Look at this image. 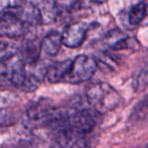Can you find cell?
Masks as SVG:
<instances>
[{
	"label": "cell",
	"mask_w": 148,
	"mask_h": 148,
	"mask_svg": "<svg viewBox=\"0 0 148 148\" xmlns=\"http://www.w3.org/2000/svg\"><path fill=\"white\" fill-rule=\"evenodd\" d=\"M97 125L92 111L86 108H62L59 117L47 128L60 148H83Z\"/></svg>",
	"instance_id": "cell-1"
},
{
	"label": "cell",
	"mask_w": 148,
	"mask_h": 148,
	"mask_svg": "<svg viewBox=\"0 0 148 148\" xmlns=\"http://www.w3.org/2000/svg\"><path fill=\"white\" fill-rule=\"evenodd\" d=\"M85 99L90 110L105 115L117 109L122 103V97L111 84L103 81L93 82L86 87Z\"/></svg>",
	"instance_id": "cell-2"
},
{
	"label": "cell",
	"mask_w": 148,
	"mask_h": 148,
	"mask_svg": "<svg viewBox=\"0 0 148 148\" xmlns=\"http://www.w3.org/2000/svg\"><path fill=\"white\" fill-rule=\"evenodd\" d=\"M61 110L62 108L52 105L49 99H40L25 111V126L32 130L47 129L59 117Z\"/></svg>",
	"instance_id": "cell-3"
},
{
	"label": "cell",
	"mask_w": 148,
	"mask_h": 148,
	"mask_svg": "<svg viewBox=\"0 0 148 148\" xmlns=\"http://www.w3.org/2000/svg\"><path fill=\"white\" fill-rule=\"evenodd\" d=\"M18 1L5 2L0 15V37L5 39H18L27 33L29 27L18 10Z\"/></svg>",
	"instance_id": "cell-4"
},
{
	"label": "cell",
	"mask_w": 148,
	"mask_h": 148,
	"mask_svg": "<svg viewBox=\"0 0 148 148\" xmlns=\"http://www.w3.org/2000/svg\"><path fill=\"white\" fill-rule=\"evenodd\" d=\"M25 78V65L16 53L0 61V89L21 88Z\"/></svg>",
	"instance_id": "cell-5"
},
{
	"label": "cell",
	"mask_w": 148,
	"mask_h": 148,
	"mask_svg": "<svg viewBox=\"0 0 148 148\" xmlns=\"http://www.w3.org/2000/svg\"><path fill=\"white\" fill-rule=\"evenodd\" d=\"M97 69V61L92 56L81 54L72 59L69 72L62 82L78 84L88 81L92 78Z\"/></svg>",
	"instance_id": "cell-6"
},
{
	"label": "cell",
	"mask_w": 148,
	"mask_h": 148,
	"mask_svg": "<svg viewBox=\"0 0 148 148\" xmlns=\"http://www.w3.org/2000/svg\"><path fill=\"white\" fill-rule=\"evenodd\" d=\"M88 25L82 21H77L67 25L61 33L62 45L69 49H77L81 47L86 39Z\"/></svg>",
	"instance_id": "cell-7"
},
{
	"label": "cell",
	"mask_w": 148,
	"mask_h": 148,
	"mask_svg": "<svg viewBox=\"0 0 148 148\" xmlns=\"http://www.w3.org/2000/svg\"><path fill=\"white\" fill-rule=\"evenodd\" d=\"M47 67L48 66L45 65V62L42 60L33 65L25 66V78L21 88L27 92L35 91L45 79Z\"/></svg>",
	"instance_id": "cell-8"
},
{
	"label": "cell",
	"mask_w": 148,
	"mask_h": 148,
	"mask_svg": "<svg viewBox=\"0 0 148 148\" xmlns=\"http://www.w3.org/2000/svg\"><path fill=\"white\" fill-rule=\"evenodd\" d=\"M103 44L108 49L112 51H123V50H137L139 44L135 39L128 37L120 29H112L103 38Z\"/></svg>",
	"instance_id": "cell-9"
},
{
	"label": "cell",
	"mask_w": 148,
	"mask_h": 148,
	"mask_svg": "<svg viewBox=\"0 0 148 148\" xmlns=\"http://www.w3.org/2000/svg\"><path fill=\"white\" fill-rule=\"evenodd\" d=\"M41 41L37 40H27L17 55L21 57L25 66L33 65L41 60Z\"/></svg>",
	"instance_id": "cell-10"
},
{
	"label": "cell",
	"mask_w": 148,
	"mask_h": 148,
	"mask_svg": "<svg viewBox=\"0 0 148 148\" xmlns=\"http://www.w3.org/2000/svg\"><path fill=\"white\" fill-rule=\"evenodd\" d=\"M72 59H67L64 61L53 62L47 67L46 77L50 83L62 82L65 76L68 74L71 67Z\"/></svg>",
	"instance_id": "cell-11"
},
{
	"label": "cell",
	"mask_w": 148,
	"mask_h": 148,
	"mask_svg": "<svg viewBox=\"0 0 148 148\" xmlns=\"http://www.w3.org/2000/svg\"><path fill=\"white\" fill-rule=\"evenodd\" d=\"M41 50L48 56L58 55L62 47L61 33L58 31H51L44 36L41 40Z\"/></svg>",
	"instance_id": "cell-12"
},
{
	"label": "cell",
	"mask_w": 148,
	"mask_h": 148,
	"mask_svg": "<svg viewBox=\"0 0 148 148\" xmlns=\"http://www.w3.org/2000/svg\"><path fill=\"white\" fill-rule=\"evenodd\" d=\"M35 5L37 6L38 10H39L41 25H50L51 23H53V21H55L57 19L58 11L57 7H56V2L44 1V2H36Z\"/></svg>",
	"instance_id": "cell-13"
},
{
	"label": "cell",
	"mask_w": 148,
	"mask_h": 148,
	"mask_svg": "<svg viewBox=\"0 0 148 148\" xmlns=\"http://www.w3.org/2000/svg\"><path fill=\"white\" fill-rule=\"evenodd\" d=\"M147 15V3L145 1L133 5L130 9L128 21L131 27H138Z\"/></svg>",
	"instance_id": "cell-14"
}]
</instances>
